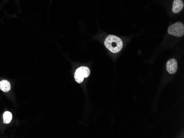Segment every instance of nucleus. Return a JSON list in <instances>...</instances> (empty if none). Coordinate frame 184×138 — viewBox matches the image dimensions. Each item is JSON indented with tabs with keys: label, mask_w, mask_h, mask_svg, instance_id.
I'll return each mask as SVG.
<instances>
[{
	"label": "nucleus",
	"mask_w": 184,
	"mask_h": 138,
	"mask_svg": "<svg viewBox=\"0 0 184 138\" xmlns=\"http://www.w3.org/2000/svg\"><path fill=\"white\" fill-rule=\"evenodd\" d=\"M3 122L5 124H8L12 119V114L9 111H6L3 115Z\"/></svg>",
	"instance_id": "obj_7"
},
{
	"label": "nucleus",
	"mask_w": 184,
	"mask_h": 138,
	"mask_svg": "<svg viewBox=\"0 0 184 138\" xmlns=\"http://www.w3.org/2000/svg\"><path fill=\"white\" fill-rule=\"evenodd\" d=\"M178 69V63L175 59L169 60L166 63V69L170 74H174Z\"/></svg>",
	"instance_id": "obj_4"
},
{
	"label": "nucleus",
	"mask_w": 184,
	"mask_h": 138,
	"mask_svg": "<svg viewBox=\"0 0 184 138\" xmlns=\"http://www.w3.org/2000/svg\"><path fill=\"white\" fill-rule=\"evenodd\" d=\"M168 33L173 36L181 37L184 34V25L181 22H178L170 25L168 28Z\"/></svg>",
	"instance_id": "obj_2"
},
{
	"label": "nucleus",
	"mask_w": 184,
	"mask_h": 138,
	"mask_svg": "<svg viewBox=\"0 0 184 138\" xmlns=\"http://www.w3.org/2000/svg\"><path fill=\"white\" fill-rule=\"evenodd\" d=\"M0 89L3 92H8L11 90V84L9 82L6 80L0 81Z\"/></svg>",
	"instance_id": "obj_6"
},
{
	"label": "nucleus",
	"mask_w": 184,
	"mask_h": 138,
	"mask_svg": "<svg viewBox=\"0 0 184 138\" xmlns=\"http://www.w3.org/2000/svg\"><path fill=\"white\" fill-rule=\"evenodd\" d=\"M184 8V2L181 0H174L172 11L175 14L178 13Z\"/></svg>",
	"instance_id": "obj_5"
},
{
	"label": "nucleus",
	"mask_w": 184,
	"mask_h": 138,
	"mask_svg": "<svg viewBox=\"0 0 184 138\" xmlns=\"http://www.w3.org/2000/svg\"><path fill=\"white\" fill-rule=\"evenodd\" d=\"M104 44L109 51L114 54L119 52L123 47V42L121 39L112 35H110L106 38Z\"/></svg>",
	"instance_id": "obj_1"
},
{
	"label": "nucleus",
	"mask_w": 184,
	"mask_h": 138,
	"mask_svg": "<svg viewBox=\"0 0 184 138\" xmlns=\"http://www.w3.org/2000/svg\"><path fill=\"white\" fill-rule=\"evenodd\" d=\"M90 69L87 67H81L75 71V78L78 83H81L84 78H87L90 75Z\"/></svg>",
	"instance_id": "obj_3"
}]
</instances>
